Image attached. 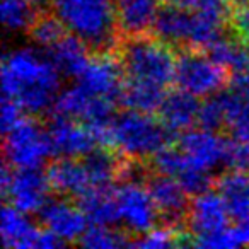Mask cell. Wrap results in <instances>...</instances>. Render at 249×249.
<instances>
[{
	"label": "cell",
	"mask_w": 249,
	"mask_h": 249,
	"mask_svg": "<svg viewBox=\"0 0 249 249\" xmlns=\"http://www.w3.org/2000/svg\"><path fill=\"white\" fill-rule=\"evenodd\" d=\"M82 162L92 188H113L111 184L120 179L123 156L111 152L109 147H94L84 156Z\"/></svg>",
	"instance_id": "obj_23"
},
{
	"label": "cell",
	"mask_w": 249,
	"mask_h": 249,
	"mask_svg": "<svg viewBox=\"0 0 249 249\" xmlns=\"http://www.w3.org/2000/svg\"><path fill=\"white\" fill-rule=\"evenodd\" d=\"M116 53L126 79L145 80L164 89L174 82L178 55L162 39L149 35L123 36Z\"/></svg>",
	"instance_id": "obj_3"
},
{
	"label": "cell",
	"mask_w": 249,
	"mask_h": 249,
	"mask_svg": "<svg viewBox=\"0 0 249 249\" xmlns=\"http://www.w3.org/2000/svg\"><path fill=\"white\" fill-rule=\"evenodd\" d=\"M164 97H166L164 87L152 82H145V80L126 79L124 77V84L123 89H121L118 104H121L126 109H135L142 111V113L154 114L156 111H159Z\"/></svg>",
	"instance_id": "obj_22"
},
{
	"label": "cell",
	"mask_w": 249,
	"mask_h": 249,
	"mask_svg": "<svg viewBox=\"0 0 249 249\" xmlns=\"http://www.w3.org/2000/svg\"><path fill=\"white\" fill-rule=\"evenodd\" d=\"M77 205L92 225H114L120 220V208L113 188H90L77 198Z\"/></svg>",
	"instance_id": "obj_20"
},
{
	"label": "cell",
	"mask_w": 249,
	"mask_h": 249,
	"mask_svg": "<svg viewBox=\"0 0 249 249\" xmlns=\"http://www.w3.org/2000/svg\"><path fill=\"white\" fill-rule=\"evenodd\" d=\"M77 84L90 96L109 97L118 103L124 84V72L118 53H94L84 72L77 77Z\"/></svg>",
	"instance_id": "obj_9"
},
{
	"label": "cell",
	"mask_w": 249,
	"mask_h": 249,
	"mask_svg": "<svg viewBox=\"0 0 249 249\" xmlns=\"http://www.w3.org/2000/svg\"><path fill=\"white\" fill-rule=\"evenodd\" d=\"M184 7L191 9L200 14H207L212 18H217L220 21L231 22L232 7L227 0H186Z\"/></svg>",
	"instance_id": "obj_36"
},
{
	"label": "cell",
	"mask_w": 249,
	"mask_h": 249,
	"mask_svg": "<svg viewBox=\"0 0 249 249\" xmlns=\"http://www.w3.org/2000/svg\"><path fill=\"white\" fill-rule=\"evenodd\" d=\"M229 28L232 29V33H234L237 38H241V39L248 38L249 36V4L246 5V7L232 11Z\"/></svg>",
	"instance_id": "obj_38"
},
{
	"label": "cell",
	"mask_w": 249,
	"mask_h": 249,
	"mask_svg": "<svg viewBox=\"0 0 249 249\" xmlns=\"http://www.w3.org/2000/svg\"><path fill=\"white\" fill-rule=\"evenodd\" d=\"M33 2H35L36 5H39V7H41V5L43 7H46L48 4H55L56 0H33Z\"/></svg>",
	"instance_id": "obj_42"
},
{
	"label": "cell",
	"mask_w": 249,
	"mask_h": 249,
	"mask_svg": "<svg viewBox=\"0 0 249 249\" xmlns=\"http://www.w3.org/2000/svg\"><path fill=\"white\" fill-rule=\"evenodd\" d=\"M244 41H246V45H248V48H249V36H248V38L244 39Z\"/></svg>",
	"instance_id": "obj_44"
},
{
	"label": "cell",
	"mask_w": 249,
	"mask_h": 249,
	"mask_svg": "<svg viewBox=\"0 0 249 249\" xmlns=\"http://www.w3.org/2000/svg\"><path fill=\"white\" fill-rule=\"evenodd\" d=\"M231 75L227 69L213 62L205 52L183 48L176 60L174 84L196 97H208L224 89L232 80Z\"/></svg>",
	"instance_id": "obj_5"
},
{
	"label": "cell",
	"mask_w": 249,
	"mask_h": 249,
	"mask_svg": "<svg viewBox=\"0 0 249 249\" xmlns=\"http://www.w3.org/2000/svg\"><path fill=\"white\" fill-rule=\"evenodd\" d=\"M179 149L186 154V157L191 162L212 171L224 164L225 157V139L218 137L217 132L203 128H191L186 130L178 137Z\"/></svg>",
	"instance_id": "obj_15"
},
{
	"label": "cell",
	"mask_w": 249,
	"mask_h": 249,
	"mask_svg": "<svg viewBox=\"0 0 249 249\" xmlns=\"http://www.w3.org/2000/svg\"><path fill=\"white\" fill-rule=\"evenodd\" d=\"M33 0H2V21L11 31H21L33 24L38 16Z\"/></svg>",
	"instance_id": "obj_29"
},
{
	"label": "cell",
	"mask_w": 249,
	"mask_h": 249,
	"mask_svg": "<svg viewBox=\"0 0 249 249\" xmlns=\"http://www.w3.org/2000/svg\"><path fill=\"white\" fill-rule=\"evenodd\" d=\"M145 188L152 198L159 220L166 227L176 232H183L188 227V213H190V195L186 193L181 183L173 176L160 174L154 171L145 179Z\"/></svg>",
	"instance_id": "obj_7"
},
{
	"label": "cell",
	"mask_w": 249,
	"mask_h": 249,
	"mask_svg": "<svg viewBox=\"0 0 249 249\" xmlns=\"http://www.w3.org/2000/svg\"><path fill=\"white\" fill-rule=\"evenodd\" d=\"M114 193L120 208V220L126 231L140 235L156 227L159 213L147 191L145 183L121 181L120 186L114 188Z\"/></svg>",
	"instance_id": "obj_8"
},
{
	"label": "cell",
	"mask_w": 249,
	"mask_h": 249,
	"mask_svg": "<svg viewBox=\"0 0 249 249\" xmlns=\"http://www.w3.org/2000/svg\"><path fill=\"white\" fill-rule=\"evenodd\" d=\"M169 2H173V4H179V5L186 4V0H169Z\"/></svg>",
	"instance_id": "obj_43"
},
{
	"label": "cell",
	"mask_w": 249,
	"mask_h": 249,
	"mask_svg": "<svg viewBox=\"0 0 249 249\" xmlns=\"http://www.w3.org/2000/svg\"><path fill=\"white\" fill-rule=\"evenodd\" d=\"M24 109L22 106L14 99H9V97H4L2 101V132L9 133L12 128H16L22 120H24Z\"/></svg>",
	"instance_id": "obj_37"
},
{
	"label": "cell",
	"mask_w": 249,
	"mask_h": 249,
	"mask_svg": "<svg viewBox=\"0 0 249 249\" xmlns=\"http://www.w3.org/2000/svg\"><path fill=\"white\" fill-rule=\"evenodd\" d=\"M113 149L128 159L145 160L167 147L178 135L152 113L126 109L113 121Z\"/></svg>",
	"instance_id": "obj_4"
},
{
	"label": "cell",
	"mask_w": 249,
	"mask_h": 249,
	"mask_svg": "<svg viewBox=\"0 0 249 249\" xmlns=\"http://www.w3.org/2000/svg\"><path fill=\"white\" fill-rule=\"evenodd\" d=\"M205 53L234 75L249 70V48L244 39L237 38L234 33L232 36H222Z\"/></svg>",
	"instance_id": "obj_25"
},
{
	"label": "cell",
	"mask_w": 249,
	"mask_h": 249,
	"mask_svg": "<svg viewBox=\"0 0 249 249\" xmlns=\"http://www.w3.org/2000/svg\"><path fill=\"white\" fill-rule=\"evenodd\" d=\"M50 188L60 196L79 198L92 188L82 160L75 157H60L46 169Z\"/></svg>",
	"instance_id": "obj_16"
},
{
	"label": "cell",
	"mask_w": 249,
	"mask_h": 249,
	"mask_svg": "<svg viewBox=\"0 0 249 249\" xmlns=\"http://www.w3.org/2000/svg\"><path fill=\"white\" fill-rule=\"evenodd\" d=\"M229 208L220 193L215 191H203L193 196L188 213V229L193 235L212 234L229 227Z\"/></svg>",
	"instance_id": "obj_13"
},
{
	"label": "cell",
	"mask_w": 249,
	"mask_h": 249,
	"mask_svg": "<svg viewBox=\"0 0 249 249\" xmlns=\"http://www.w3.org/2000/svg\"><path fill=\"white\" fill-rule=\"evenodd\" d=\"M28 33H29V38L36 45L48 50L55 43H58L63 36H67V26L56 12L52 14L48 11H43L38 12L33 24L28 28Z\"/></svg>",
	"instance_id": "obj_26"
},
{
	"label": "cell",
	"mask_w": 249,
	"mask_h": 249,
	"mask_svg": "<svg viewBox=\"0 0 249 249\" xmlns=\"http://www.w3.org/2000/svg\"><path fill=\"white\" fill-rule=\"evenodd\" d=\"M193 18L195 12L191 9L179 4H173V2H166L157 9L152 35L171 45L173 48H178V46H181V50L188 48L191 28H193Z\"/></svg>",
	"instance_id": "obj_14"
},
{
	"label": "cell",
	"mask_w": 249,
	"mask_h": 249,
	"mask_svg": "<svg viewBox=\"0 0 249 249\" xmlns=\"http://www.w3.org/2000/svg\"><path fill=\"white\" fill-rule=\"evenodd\" d=\"M60 72L50 58L31 48L12 50L2 63L4 97L18 101L29 114L53 107L60 94Z\"/></svg>",
	"instance_id": "obj_1"
},
{
	"label": "cell",
	"mask_w": 249,
	"mask_h": 249,
	"mask_svg": "<svg viewBox=\"0 0 249 249\" xmlns=\"http://www.w3.org/2000/svg\"><path fill=\"white\" fill-rule=\"evenodd\" d=\"M215 186L235 222L249 217V173L229 171L218 178Z\"/></svg>",
	"instance_id": "obj_21"
},
{
	"label": "cell",
	"mask_w": 249,
	"mask_h": 249,
	"mask_svg": "<svg viewBox=\"0 0 249 249\" xmlns=\"http://www.w3.org/2000/svg\"><path fill=\"white\" fill-rule=\"evenodd\" d=\"M157 9V0H116V21L121 38L147 35L156 21Z\"/></svg>",
	"instance_id": "obj_18"
},
{
	"label": "cell",
	"mask_w": 249,
	"mask_h": 249,
	"mask_svg": "<svg viewBox=\"0 0 249 249\" xmlns=\"http://www.w3.org/2000/svg\"><path fill=\"white\" fill-rule=\"evenodd\" d=\"M4 137V157L12 167H41L48 157L55 156L48 130H43L33 118H24Z\"/></svg>",
	"instance_id": "obj_6"
},
{
	"label": "cell",
	"mask_w": 249,
	"mask_h": 249,
	"mask_svg": "<svg viewBox=\"0 0 249 249\" xmlns=\"http://www.w3.org/2000/svg\"><path fill=\"white\" fill-rule=\"evenodd\" d=\"M82 248L89 249H111V248H123L130 246L128 235L121 234L120 231H114L111 225H92L86 229L79 241Z\"/></svg>",
	"instance_id": "obj_28"
},
{
	"label": "cell",
	"mask_w": 249,
	"mask_h": 249,
	"mask_svg": "<svg viewBox=\"0 0 249 249\" xmlns=\"http://www.w3.org/2000/svg\"><path fill=\"white\" fill-rule=\"evenodd\" d=\"M176 179L179 181L181 186L186 190V193L190 195V196H196V195L203 193V191H208L213 186L212 171L191 162L190 159L186 160L183 169L178 173Z\"/></svg>",
	"instance_id": "obj_32"
},
{
	"label": "cell",
	"mask_w": 249,
	"mask_h": 249,
	"mask_svg": "<svg viewBox=\"0 0 249 249\" xmlns=\"http://www.w3.org/2000/svg\"><path fill=\"white\" fill-rule=\"evenodd\" d=\"M229 5L232 7V11H235V9H241V7H246V5L249 4V0H227Z\"/></svg>",
	"instance_id": "obj_41"
},
{
	"label": "cell",
	"mask_w": 249,
	"mask_h": 249,
	"mask_svg": "<svg viewBox=\"0 0 249 249\" xmlns=\"http://www.w3.org/2000/svg\"><path fill=\"white\" fill-rule=\"evenodd\" d=\"M46 130L58 157H82L97 147L92 132L79 120L53 114Z\"/></svg>",
	"instance_id": "obj_12"
},
{
	"label": "cell",
	"mask_w": 249,
	"mask_h": 249,
	"mask_svg": "<svg viewBox=\"0 0 249 249\" xmlns=\"http://www.w3.org/2000/svg\"><path fill=\"white\" fill-rule=\"evenodd\" d=\"M188 157L181 149H173V147H164L160 149L156 156L152 157V171L160 174H167V176L176 178L178 173L183 169L186 164Z\"/></svg>",
	"instance_id": "obj_33"
},
{
	"label": "cell",
	"mask_w": 249,
	"mask_h": 249,
	"mask_svg": "<svg viewBox=\"0 0 249 249\" xmlns=\"http://www.w3.org/2000/svg\"><path fill=\"white\" fill-rule=\"evenodd\" d=\"M2 241L5 248H18L28 249L35 248L38 227L31 224L26 218V213L14 207V205H5L2 208Z\"/></svg>",
	"instance_id": "obj_24"
},
{
	"label": "cell",
	"mask_w": 249,
	"mask_h": 249,
	"mask_svg": "<svg viewBox=\"0 0 249 249\" xmlns=\"http://www.w3.org/2000/svg\"><path fill=\"white\" fill-rule=\"evenodd\" d=\"M43 227L55 232L65 242L79 241L87 229V217L79 205L65 200V196L48 198L38 212Z\"/></svg>",
	"instance_id": "obj_11"
},
{
	"label": "cell",
	"mask_w": 249,
	"mask_h": 249,
	"mask_svg": "<svg viewBox=\"0 0 249 249\" xmlns=\"http://www.w3.org/2000/svg\"><path fill=\"white\" fill-rule=\"evenodd\" d=\"M224 164L231 171L249 173V140L244 139H225Z\"/></svg>",
	"instance_id": "obj_35"
},
{
	"label": "cell",
	"mask_w": 249,
	"mask_h": 249,
	"mask_svg": "<svg viewBox=\"0 0 249 249\" xmlns=\"http://www.w3.org/2000/svg\"><path fill=\"white\" fill-rule=\"evenodd\" d=\"M234 231L241 241V246H249V217L237 220V224L234 225Z\"/></svg>",
	"instance_id": "obj_40"
},
{
	"label": "cell",
	"mask_w": 249,
	"mask_h": 249,
	"mask_svg": "<svg viewBox=\"0 0 249 249\" xmlns=\"http://www.w3.org/2000/svg\"><path fill=\"white\" fill-rule=\"evenodd\" d=\"M196 124L200 128L210 130V132H218L222 128H227V107H225L222 90L208 96V99L200 104Z\"/></svg>",
	"instance_id": "obj_31"
},
{
	"label": "cell",
	"mask_w": 249,
	"mask_h": 249,
	"mask_svg": "<svg viewBox=\"0 0 249 249\" xmlns=\"http://www.w3.org/2000/svg\"><path fill=\"white\" fill-rule=\"evenodd\" d=\"M90 97L92 96L87 90H84L79 84L73 87H69V89L62 90L56 96L55 104H53V114H60V116L80 121L84 113H86Z\"/></svg>",
	"instance_id": "obj_30"
},
{
	"label": "cell",
	"mask_w": 249,
	"mask_h": 249,
	"mask_svg": "<svg viewBox=\"0 0 249 249\" xmlns=\"http://www.w3.org/2000/svg\"><path fill=\"white\" fill-rule=\"evenodd\" d=\"M227 107V128L231 137L249 140V103L235 90H222Z\"/></svg>",
	"instance_id": "obj_27"
},
{
	"label": "cell",
	"mask_w": 249,
	"mask_h": 249,
	"mask_svg": "<svg viewBox=\"0 0 249 249\" xmlns=\"http://www.w3.org/2000/svg\"><path fill=\"white\" fill-rule=\"evenodd\" d=\"M55 12L94 53H113L121 41L116 0H56Z\"/></svg>",
	"instance_id": "obj_2"
},
{
	"label": "cell",
	"mask_w": 249,
	"mask_h": 249,
	"mask_svg": "<svg viewBox=\"0 0 249 249\" xmlns=\"http://www.w3.org/2000/svg\"><path fill=\"white\" fill-rule=\"evenodd\" d=\"M200 104L201 103H198L195 94H190L178 87L176 90L166 94L157 113L167 128L178 135L179 132L190 130L196 123Z\"/></svg>",
	"instance_id": "obj_17"
},
{
	"label": "cell",
	"mask_w": 249,
	"mask_h": 249,
	"mask_svg": "<svg viewBox=\"0 0 249 249\" xmlns=\"http://www.w3.org/2000/svg\"><path fill=\"white\" fill-rule=\"evenodd\" d=\"M52 190L48 176L39 167H14L12 181L4 200L24 213H38Z\"/></svg>",
	"instance_id": "obj_10"
},
{
	"label": "cell",
	"mask_w": 249,
	"mask_h": 249,
	"mask_svg": "<svg viewBox=\"0 0 249 249\" xmlns=\"http://www.w3.org/2000/svg\"><path fill=\"white\" fill-rule=\"evenodd\" d=\"M231 89L249 103V70L234 75V79L231 80Z\"/></svg>",
	"instance_id": "obj_39"
},
{
	"label": "cell",
	"mask_w": 249,
	"mask_h": 249,
	"mask_svg": "<svg viewBox=\"0 0 249 249\" xmlns=\"http://www.w3.org/2000/svg\"><path fill=\"white\" fill-rule=\"evenodd\" d=\"M178 235L179 232L173 231L169 227H160V229H150L145 234L137 235V239H132L130 246L133 248H145V249H164L171 248V246H178Z\"/></svg>",
	"instance_id": "obj_34"
},
{
	"label": "cell",
	"mask_w": 249,
	"mask_h": 249,
	"mask_svg": "<svg viewBox=\"0 0 249 249\" xmlns=\"http://www.w3.org/2000/svg\"><path fill=\"white\" fill-rule=\"evenodd\" d=\"M90 53L92 52L89 46L79 36L70 33L63 36L58 43H55L52 48H48V58L62 77L77 79L89 63Z\"/></svg>",
	"instance_id": "obj_19"
}]
</instances>
